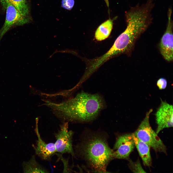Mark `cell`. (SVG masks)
<instances>
[{
    "label": "cell",
    "mask_w": 173,
    "mask_h": 173,
    "mask_svg": "<svg viewBox=\"0 0 173 173\" xmlns=\"http://www.w3.org/2000/svg\"><path fill=\"white\" fill-rule=\"evenodd\" d=\"M47 105L64 121L86 122L95 119L106 104L99 94L82 92L75 97L60 103L49 101Z\"/></svg>",
    "instance_id": "obj_1"
},
{
    "label": "cell",
    "mask_w": 173,
    "mask_h": 173,
    "mask_svg": "<svg viewBox=\"0 0 173 173\" xmlns=\"http://www.w3.org/2000/svg\"><path fill=\"white\" fill-rule=\"evenodd\" d=\"M80 152L93 171L105 173L110 162L114 159L113 151L104 137L93 135L80 146Z\"/></svg>",
    "instance_id": "obj_2"
},
{
    "label": "cell",
    "mask_w": 173,
    "mask_h": 173,
    "mask_svg": "<svg viewBox=\"0 0 173 173\" xmlns=\"http://www.w3.org/2000/svg\"><path fill=\"white\" fill-rule=\"evenodd\" d=\"M151 109L147 112L146 116L136 130L134 135L139 140L147 144L156 152L167 154L166 146L151 127L149 122L150 113L153 111Z\"/></svg>",
    "instance_id": "obj_3"
},
{
    "label": "cell",
    "mask_w": 173,
    "mask_h": 173,
    "mask_svg": "<svg viewBox=\"0 0 173 173\" xmlns=\"http://www.w3.org/2000/svg\"><path fill=\"white\" fill-rule=\"evenodd\" d=\"M3 8L6 10V16L4 24L0 30V41L4 34L12 27L23 25L30 22L31 17L22 15L8 0H0Z\"/></svg>",
    "instance_id": "obj_4"
},
{
    "label": "cell",
    "mask_w": 173,
    "mask_h": 173,
    "mask_svg": "<svg viewBox=\"0 0 173 173\" xmlns=\"http://www.w3.org/2000/svg\"><path fill=\"white\" fill-rule=\"evenodd\" d=\"M74 132L68 128V122H64L60 125L58 131L54 134L56 141L54 143L56 153L62 154L67 153L75 155L72 145Z\"/></svg>",
    "instance_id": "obj_5"
},
{
    "label": "cell",
    "mask_w": 173,
    "mask_h": 173,
    "mask_svg": "<svg viewBox=\"0 0 173 173\" xmlns=\"http://www.w3.org/2000/svg\"><path fill=\"white\" fill-rule=\"evenodd\" d=\"M135 147L132 133L120 135L117 138L112 149L114 159L129 160Z\"/></svg>",
    "instance_id": "obj_6"
},
{
    "label": "cell",
    "mask_w": 173,
    "mask_h": 173,
    "mask_svg": "<svg viewBox=\"0 0 173 173\" xmlns=\"http://www.w3.org/2000/svg\"><path fill=\"white\" fill-rule=\"evenodd\" d=\"M171 8L168 12V21L166 31L163 35L160 43L161 53L164 58L168 62L173 60V23L171 18Z\"/></svg>",
    "instance_id": "obj_7"
},
{
    "label": "cell",
    "mask_w": 173,
    "mask_h": 173,
    "mask_svg": "<svg viewBox=\"0 0 173 173\" xmlns=\"http://www.w3.org/2000/svg\"><path fill=\"white\" fill-rule=\"evenodd\" d=\"M161 102L155 114L157 125L156 133L158 134L166 128L173 127V105L161 99Z\"/></svg>",
    "instance_id": "obj_8"
},
{
    "label": "cell",
    "mask_w": 173,
    "mask_h": 173,
    "mask_svg": "<svg viewBox=\"0 0 173 173\" xmlns=\"http://www.w3.org/2000/svg\"><path fill=\"white\" fill-rule=\"evenodd\" d=\"M38 119H36L35 132L37 137L36 145L32 144L36 154L42 160L49 161L56 153L54 143H47L42 138L39 132L38 126Z\"/></svg>",
    "instance_id": "obj_9"
},
{
    "label": "cell",
    "mask_w": 173,
    "mask_h": 173,
    "mask_svg": "<svg viewBox=\"0 0 173 173\" xmlns=\"http://www.w3.org/2000/svg\"><path fill=\"white\" fill-rule=\"evenodd\" d=\"M132 134L135 147L137 149L144 165L148 167H150L152 164V159L150 153V147L138 139L133 133Z\"/></svg>",
    "instance_id": "obj_10"
},
{
    "label": "cell",
    "mask_w": 173,
    "mask_h": 173,
    "mask_svg": "<svg viewBox=\"0 0 173 173\" xmlns=\"http://www.w3.org/2000/svg\"><path fill=\"white\" fill-rule=\"evenodd\" d=\"M112 20L109 19L101 24L95 32V37L98 41L103 40L110 35L113 27Z\"/></svg>",
    "instance_id": "obj_11"
},
{
    "label": "cell",
    "mask_w": 173,
    "mask_h": 173,
    "mask_svg": "<svg viewBox=\"0 0 173 173\" xmlns=\"http://www.w3.org/2000/svg\"><path fill=\"white\" fill-rule=\"evenodd\" d=\"M25 173H48L49 171L41 165L36 160L35 156H32L28 161L23 164Z\"/></svg>",
    "instance_id": "obj_12"
},
{
    "label": "cell",
    "mask_w": 173,
    "mask_h": 173,
    "mask_svg": "<svg viewBox=\"0 0 173 173\" xmlns=\"http://www.w3.org/2000/svg\"><path fill=\"white\" fill-rule=\"evenodd\" d=\"M24 16L31 17L30 9L26 0H8Z\"/></svg>",
    "instance_id": "obj_13"
},
{
    "label": "cell",
    "mask_w": 173,
    "mask_h": 173,
    "mask_svg": "<svg viewBox=\"0 0 173 173\" xmlns=\"http://www.w3.org/2000/svg\"><path fill=\"white\" fill-rule=\"evenodd\" d=\"M129 167L131 170L134 173H145L138 160L135 162L129 160Z\"/></svg>",
    "instance_id": "obj_14"
},
{
    "label": "cell",
    "mask_w": 173,
    "mask_h": 173,
    "mask_svg": "<svg viewBox=\"0 0 173 173\" xmlns=\"http://www.w3.org/2000/svg\"><path fill=\"white\" fill-rule=\"evenodd\" d=\"M62 7L68 10H70L73 7L74 4V0H62Z\"/></svg>",
    "instance_id": "obj_15"
},
{
    "label": "cell",
    "mask_w": 173,
    "mask_h": 173,
    "mask_svg": "<svg viewBox=\"0 0 173 173\" xmlns=\"http://www.w3.org/2000/svg\"><path fill=\"white\" fill-rule=\"evenodd\" d=\"M167 81L164 78H161L157 80V85L160 90L165 89L167 85Z\"/></svg>",
    "instance_id": "obj_16"
}]
</instances>
